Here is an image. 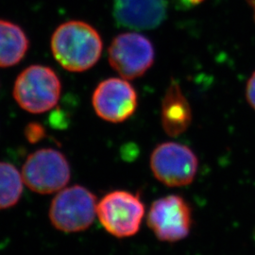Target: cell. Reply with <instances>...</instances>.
<instances>
[{
	"instance_id": "obj_7",
	"label": "cell",
	"mask_w": 255,
	"mask_h": 255,
	"mask_svg": "<svg viewBox=\"0 0 255 255\" xmlns=\"http://www.w3.org/2000/svg\"><path fill=\"white\" fill-rule=\"evenodd\" d=\"M150 168L155 178L164 185L182 187L194 181L199 160L190 147L180 143L165 142L153 149Z\"/></svg>"
},
{
	"instance_id": "obj_5",
	"label": "cell",
	"mask_w": 255,
	"mask_h": 255,
	"mask_svg": "<svg viewBox=\"0 0 255 255\" xmlns=\"http://www.w3.org/2000/svg\"><path fill=\"white\" fill-rule=\"evenodd\" d=\"M71 177L70 165L62 152L42 148L29 155L22 167V178L31 191L52 194L61 191Z\"/></svg>"
},
{
	"instance_id": "obj_6",
	"label": "cell",
	"mask_w": 255,
	"mask_h": 255,
	"mask_svg": "<svg viewBox=\"0 0 255 255\" xmlns=\"http://www.w3.org/2000/svg\"><path fill=\"white\" fill-rule=\"evenodd\" d=\"M146 223L160 241L179 242L188 237L191 232V206L179 195L160 198L150 205Z\"/></svg>"
},
{
	"instance_id": "obj_9",
	"label": "cell",
	"mask_w": 255,
	"mask_h": 255,
	"mask_svg": "<svg viewBox=\"0 0 255 255\" xmlns=\"http://www.w3.org/2000/svg\"><path fill=\"white\" fill-rule=\"evenodd\" d=\"M138 103L136 91L125 79L111 78L101 82L95 89L92 104L101 119L121 123L135 112Z\"/></svg>"
},
{
	"instance_id": "obj_10",
	"label": "cell",
	"mask_w": 255,
	"mask_h": 255,
	"mask_svg": "<svg viewBox=\"0 0 255 255\" xmlns=\"http://www.w3.org/2000/svg\"><path fill=\"white\" fill-rule=\"evenodd\" d=\"M167 0H114L113 14L120 27L153 29L166 17Z\"/></svg>"
},
{
	"instance_id": "obj_3",
	"label": "cell",
	"mask_w": 255,
	"mask_h": 255,
	"mask_svg": "<svg viewBox=\"0 0 255 255\" xmlns=\"http://www.w3.org/2000/svg\"><path fill=\"white\" fill-rule=\"evenodd\" d=\"M144 216L145 205L140 197L124 190L110 192L97 205V217L101 226L118 238L135 236Z\"/></svg>"
},
{
	"instance_id": "obj_16",
	"label": "cell",
	"mask_w": 255,
	"mask_h": 255,
	"mask_svg": "<svg viewBox=\"0 0 255 255\" xmlns=\"http://www.w3.org/2000/svg\"><path fill=\"white\" fill-rule=\"evenodd\" d=\"M248 2H249V4L251 5L252 9L254 10V15H255V0H248Z\"/></svg>"
},
{
	"instance_id": "obj_2",
	"label": "cell",
	"mask_w": 255,
	"mask_h": 255,
	"mask_svg": "<svg viewBox=\"0 0 255 255\" xmlns=\"http://www.w3.org/2000/svg\"><path fill=\"white\" fill-rule=\"evenodd\" d=\"M61 92L62 83L54 70L35 64L19 74L12 95L22 109L31 114H42L58 103Z\"/></svg>"
},
{
	"instance_id": "obj_14",
	"label": "cell",
	"mask_w": 255,
	"mask_h": 255,
	"mask_svg": "<svg viewBox=\"0 0 255 255\" xmlns=\"http://www.w3.org/2000/svg\"><path fill=\"white\" fill-rule=\"evenodd\" d=\"M26 137L30 143H37L45 136V129L37 123H30L26 128Z\"/></svg>"
},
{
	"instance_id": "obj_11",
	"label": "cell",
	"mask_w": 255,
	"mask_h": 255,
	"mask_svg": "<svg viewBox=\"0 0 255 255\" xmlns=\"http://www.w3.org/2000/svg\"><path fill=\"white\" fill-rule=\"evenodd\" d=\"M161 116L164 132L169 136L181 135L191 124V106L177 82H171L165 91Z\"/></svg>"
},
{
	"instance_id": "obj_1",
	"label": "cell",
	"mask_w": 255,
	"mask_h": 255,
	"mask_svg": "<svg viewBox=\"0 0 255 255\" xmlns=\"http://www.w3.org/2000/svg\"><path fill=\"white\" fill-rule=\"evenodd\" d=\"M55 60L70 72H84L101 58L103 43L95 27L83 21H68L55 29L51 37Z\"/></svg>"
},
{
	"instance_id": "obj_4",
	"label": "cell",
	"mask_w": 255,
	"mask_h": 255,
	"mask_svg": "<svg viewBox=\"0 0 255 255\" xmlns=\"http://www.w3.org/2000/svg\"><path fill=\"white\" fill-rule=\"evenodd\" d=\"M98 201L87 188L73 185L56 195L49 208L55 228L64 233H79L89 228L97 217Z\"/></svg>"
},
{
	"instance_id": "obj_13",
	"label": "cell",
	"mask_w": 255,
	"mask_h": 255,
	"mask_svg": "<svg viewBox=\"0 0 255 255\" xmlns=\"http://www.w3.org/2000/svg\"><path fill=\"white\" fill-rule=\"evenodd\" d=\"M22 174L14 165L0 162V210L14 206L23 193Z\"/></svg>"
},
{
	"instance_id": "obj_15",
	"label": "cell",
	"mask_w": 255,
	"mask_h": 255,
	"mask_svg": "<svg viewBox=\"0 0 255 255\" xmlns=\"http://www.w3.org/2000/svg\"><path fill=\"white\" fill-rule=\"evenodd\" d=\"M246 97L250 105L255 110V72L251 76L247 83Z\"/></svg>"
},
{
	"instance_id": "obj_12",
	"label": "cell",
	"mask_w": 255,
	"mask_h": 255,
	"mask_svg": "<svg viewBox=\"0 0 255 255\" xmlns=\"http://www.w3.org/2000/svg\"><path fill=\"white\" fill-rule=\"evenodd\" d=\"M28 46V39L21 27L12 22L0 20V67L18 64Z\"/></svg>"
},
{
	"instance_id": "obj_8",
	"label": "cell",
	"mask_w": 255,
	"mask_h": 255,
	"mask_svg": "<svg viewBox=\"0 0 255 255\" xmlns=\"http://www.w3.org/2000/svg\"><path fill=\"white\" fill-rule=\"evenodd\" d=\"M108 55L110 65L125 80L142 77L154 63L152 43L137 32H125L115 37Z\"/></svg>"
}]
</instances>
